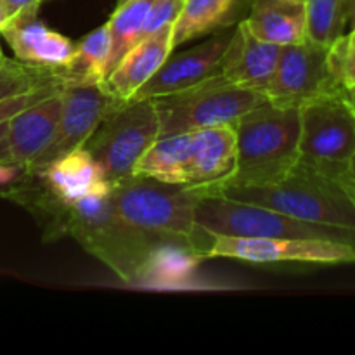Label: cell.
<instances>
[{"label": "cell", "mask_w": 355, "mask_h": 355, "mask_svg": "<svg viewBox=\"0 0 355 355\" xmlns=\"http://www.w3.org/2000/svg\"><path fill=\"white\" fill-rule=\"evenodd\" d=\"M345 96H347V99L350 101V104L355 107V85H352L350 89L345 90Z\"/></svg>", "instance_id": "cell-34"}, {"label": "cell", "mask_w": 355, "mask_h": 355, "mask_svg": "<svg viewBox=\"0 0 355 355\" xmlns=\"http://www.w3.org/2000/svg\"><path fill=\"white\" fill-rule=\"evenodd\" d=\"M35 177L55 200L64 205H73L83 198L113 189L99 163L85 148L75 149L55 159Z\"/></svg>", "instance_id": "cell-17"}, {"label": "cell", "mask_w": 355, "mask_h": 355, "mask_svg": "<svg viewBox=\"0 0 355 355\" xmlns=\"http://www.w3.org/2000/svg\"><path fill=\"white\" fill-rule=\"evenodd\" d=\"M16 54V59L42 68H62L71 61L76 44L62 33L51 30L35 16L12 17L0 31Z\"/></svg>", "instance_id": "cell-16"}, {"label": "cell", "mask_w": 355, "mask_h": 355, "mask_svg": "<svg viewBox=\"0 0 355 355\" xmlns=\"http://www.w3.org/2000/svg\"><path fill=\"white\" fill-rule=\"evenodd\" d=\"M127 2H130V0H118L116 6H121V3H127Z\"/></svg>", "instance_id": "cell-36"}, {"label": "cell", "mask_w": 355, "mask_h": 355, "mask_svg": "<svg viewBox=\"0 0 355 355\" xmlns=\"http://www.w3.org/2000/svg\"><path fill=\"white\" fill-rule=\"evenodd\" d=\"M281 45L260 40L250 31L245 19L234 28L220 64V75L231 83L262 94L269 85L279 59Z\"/></svg>", "instance_id": "cell-13"}, {"label": "cell", "mask_w": 355, "mask_h": 355, "mask_svg": "<svg viewBox=\"0 0 355 355\" xmlns=\"http://www.w3.org/2000/svg\"><path fill=\"white\" fill-rule=\"evenodd\" d=\"M111 200L125 220L166 241L180 243L207 259L211 234L194 220L198 194L186 186L134 175L111 189Z\"/></svg>", "instance_id": "cell-4"}, {"label": "cell", "mask_w": 355, "mask_h": 355, "mask_svg": "<svg viewBox=\"0 0 355 355\" xmlns=\"http://www.w3.org/2000/svg\"><path fill=\"white\" fill-rule=\"evenodd\" d=\"M246 26L260 40L290 45L307 38V10L302 0H250Z\"/></svg>", "instance_id": "cell-19"}, {"label": "cell", "mask_w": 355, "mask_h": 355, "mask_svg": "<svg viewBox=\"0 0 355 355\" xmlns=\"http://www.w3.org/2000/svg\"><path fill=\"white\" fill-rule=\"evenodd\" d=\"M103 85H73L62 90V107L58 128L51 144L28 168L33 175L47 168L52 162L75 149L83 148L90 135L97 130L104 118L120 104Z\"/></svg>", "instance_id": "cell-11"}, {"label": "cell", "mask_w": 355, "mask_h": 355, "mask_svg": "<svg viewBox=\"0 0 355 355\" xmlns=\"http://www.w3.org/2000/svg\"><path fill=\"white\" fill-rule=\"evenodd\" d=\"M207 259H232L252 263H355V246L329 239L238 238L211 234Z\"/></svg>", "instance_id": "cell-10"}, {"label": "cell", "mask_w": 355, "mask_h": 355, "mask_svg": "<svg viewBox=\"0 0 355 355\" xmlns=\"http://www.w3.org/2000/svg\"><path fill=\"white\" fill-rule=\"evenodd\" d=\"M153 101L159 118V137L215 125H234L243 114L267 103L262 94L231 83L220 73Z\"/></svg>", "instance_id": "cell-6"}, {"label": "cell", "mask_w": 355, "mask_h": 355, "mask_svg": "<svg viewBox=\"0 0 355 355\" xmlns=\"http://www.w3.org/2000/svg\"><path fill=\"white\" fill-rule=\"evenodd\" d=\"M10 21V16H9V10H7L6 3H3V0H0V31L3 30V28L7 26V23Z\"/></svg>", "instance_id": "cell-32"}, {"label": "cell", "mask_w": 355, "mask_h": 355, "mask_svg": "<svg viewBox=\"0 0 355 355\" xmlns=\"http://www.w3.org/2000/svg\"><path fill=\"white\" fill-rule=\"evenodd\" d=\"M62 90L31 104L9 121L7 148L14 163L30 166L51 144L61 116Z\"/></svg>", "instance_id": "cell-18"}, {"label": "cell", "mask_w": 355, "mask_h": 355, "mask_svg": "<svg viewBox=\"0 0 355 355\" xmlns=\"http://www.w3.org/2000/svg\"><path fill=\"white\" fill-rule=\"evenodd\" d=\"M298 149V162L329 172H347L355 155V107L345 90L302 104Z\"/></svg>", "instance_id": "cell-8"}, {"label": "cell", "mask_w": 355, "mask_h": 355, "mask_svg": "<svg viewBox=\"0 0 355 355\" xmlns=\"http://www.w3.org/2000/svg\"><path fill=\"white\" fill-rule=\"evenodd\" d=\"M355 26V0H347L345 12V33ZM343 33V35H345Z\"/></svg>", "instance_id": "cell-31"}, {"label": "cell", "mask_w": 355, "mask_h": 355, "mask_svg": "<svg viewBox=\"0 0 355 355\" xmlns=\"http://www.w3.org/2000/svg\"><path fill=\"white\" fill-rule=\"evenodd\" d=\"M172 51L173 24H168L134 45L101 85L121 103L134 99L137 90L162 68Z\"/></svg>", "instance_id": "cell-15"}, {"label": "cell", "mask_w": 355, "mask_h": 355, "mask_svg": "<svg viewBox=\"0 0 355 355\" xmlns=\"http://www.w3.org/2000/svg\"><path fill=\"white\" fill-rule=\"evenodd\" d=\"M234 127L236 172L217 187L272 186L295 168L300 158V106H277L267 101L243 114ZM217 187L191 191L203 193Z\"/></svg>", "instance_id": "cell-3"}, {"label": "cell", "mask_w": 355, "mask_h": 355, "mask_svg": "<svg viewBox=\"0 0 355 355\" xmlns=\"http://www.w3.org/2000/svg\"><path fill=\"white\" fill-rule=\"evenodd\" d=\"M159 137V118L153 99L120 103L97 127L83 148L99 163L111 187L135 175V166Z\"/></svg>", "instance_id": "cell-7"}, {"label": "cell", "mask_w": 355, "mask_h": 355, "mask_svg": "<svg viewBox=\"0 0 355 355\" xmlns=\"http://www.w3.org/2000/svg\"><path fill=\"white\" fill-rule=\"evenodd\" d=\"M64 89L58 68H42L9 59L0 68V101L40 89Z\"/></svg>", "instance_id": "cell-24"}, {"label": "cell", "mask_w": 355, "mask_h": 355, "mask_svg": "<svg viewBox=\"0 0 355 355\" xmlns=\"http://www.w3.org/2000/svg\"><path fill=\"white\" fill-rule=\"evenodd\" d=\"M307 38L333 45L345 33L347 0H305Z\"/></svg>", "instance_id": "cell-25"}, {"label": "cell", "mask_w": 355, "mask_h": 355, "mask_svg": "<svg viewBox=\"0 0 355 355\" xmlns=\"http://www.w3.org/2000/svg\"><path fill=\"white\" fill-rule=\"evenodd\" d=\"M343 90L336 75L333 45L305 38L281 45L279 59L263 97L277 106H302L324 94Z\"/></svg>", "instance_id": "cell-9"}, {"label": "cell", "mask_w": 355, "mask_h": 355, "mask_svg": "<svg viewBox=\"0 0 355 355\" xmlns=\"http://www.w3.org/2000/svg\"><path fill=\"white\" fill-rule=\"evenodd\" d=\"M182 6L184 0H153L151 7H149L148 17H146L142 38L149 37V35L162 30V28L168 26V24L175 23Z\"/></svg>", "instance_id": "cell-27"}, {"label": "cell", "mask_w": 355, "mask_h": 355, "mask_svg": "<svg viewBox=\"0 0 355 355\" xmlns=\"http://www.w3.org/2000/svg\"><path fill=\"white\" fill-rule=\"evenodd\" d=\"M194 220L210 234L238 238L329 239L355 246L354 231L311 224L272 208L227 200L222 196H198Z\"/></svg>", "instance_id": "cell-5"}, {"label": "cell", "mask_w": 355, "mask_h": 355, "mask_svg": "<svg viewBox=\"0 0 355 355\" xmlns=\"http://www.w3.org/2000/svg\"><path fill=\"white\" fill-rule=\"evenodd\" d=\"M234 30H224L208 38L191 51L168 55L162 68L137 90L134 99H155L180 92L184 89L198 85L203 80L220 73L222 59L229 47Z\"/></svg>", "instance_id": "cell-12"}, {"label": "cell", "mask_w": 355, "mask_h": 355, "mask_svg": "<svg viewBox=\"0 0 355 355\" xmlns=\"http://www.w3.org/2000/svg\"><path fill=\"white\" fill-rule=\"evenodd\" d=\"M9 121L0 123V162H12V159H10L9 148H7V130H9Z\"/></svg>", "instance_id": "cell-30"}, {"label": "cell", "mask_w": 355, "mask_h": 355, "mask_svg": "<svg viewBox=\"0 0 355 355\" xmlns=\"http://www.w3.org/2000/svg\"><path fill=\"white\" fill-rule=\"evenodd\" d=\"M45 0H3L10 19L19 16H35Z\"/></svg>", "instance_id": "cell-29"}, {"label": "cell", "mask_w": 355, "mask_h": 355, "mask_svg": "<svg viewBox=\"0 0 355 355\" xmlns=\"http://www.w3.org/2000/svg\"><path fill=\"white\" fill-rule=\"evenodd\" d=\"M45 200L40 210L51 220L52 236L62 232L75 238L85 252L128 284H139L153 253L165 243H173L148 234L125 220L113 205L111 191L73 205L61 203L52 194Z\"/></svg>", "instance_id": "cell-1"}, {"label": "cell", "mask_w": 355, "mask_h": 355, "mask_svg": "<svg viewBox=\"0 0 355 355\" xmlns=\"http://www.w3.org/2000/svg\"><path fill=\"white\" fill-rule=\"evenodd\" d=\"M336 75L343 90L355 85V26L333 44Z\"/></svg>", "instance_id": "cell-26"}, {"label": "cell", "mask_w": 355, "mask_h": 355, "mask_svg": "<svg viewBox=\"0 0 355 355\" xmlns=\"http://www.w3.org/2000/svg\"><path fill=\"white\" fill-rule=\"evenodd\" d=\"M191 137L193 134L162 135L142 155L135 175L149 177L165 184L187 186L191 170Z\"/></svg>", "instance_id": "cell-20"}, {"label": "cell", "mask_w": 355, "mask_h": 355, "mask_svg": "<svg viewBox=\"0 0 355 355\" xmlns=\"http://www.w3.org/2000/svg\"><path fill=\"white\" fill-rule=\"evenodd\" d=\"M243 0H184L173 23V49L227 28Z\"/></svg>", "instance_id": "cell-21"}, {"label": "cell", "mask_w": 355, "mask_h": 355, "mask_svg": "<svg viewBox=\"0 0 355 355\" xmlns=\"http://www.w3.org/2000/svg\"><path fill=\"white\" fill-rule=\"evenodd\" d=\"M7 61H9V58H6V54H3L2 51V45H0V68H2Z\"/></svg>", "instance_id": "cell-35"}, {"label": "cell", "mask_w": 355, "mask_h": 355, "mask_svg": "<svg viewBox=\"0 0 355 355\" xmlns=\"http://www.w3.org/2000/svg\"><path fill=\"white\" fill-rule=\"evenodd\" d=\"M110 47L111 40L106 24L96 28L82 42H78L71 61L62 68H58L64 89L73 85H99L103 83L106 78Z\"/></svg>", "instance_id": "cell-22"}, {"label": "cell", "mask_w": 355, "mask_h": 355, "mask_svg": "<svg viewBox=\"0 0 355 355\" xmlns=\"http://www.w3.org/2000/svg\"><path fill=\"white\" fill-rule=\"evenodd\" d=\"M151 3L153 0H130V2L116 6V10L111 14L110 21L106 23L111 40L106 76L113 71L121 58L142 40L144 23Z\"/></svg>", "instance_id": "cell-23"}, {"label": "cell", "mask_w": 355, "mask_h": 355, "mask_svg": "<svg viewBox=\"0 0 355 355\" xmlns=\"http://www.w3.org/2000/svg\"><path fill=\"white\" fill-rule=\"evenodd\" d=\"M58 90H62V89H54V87H51V89L33 90V92L21 94V96H14V97H9V99H6V101H0V123H6V121L12 120V118L16 116L19 111L26 110L28 106L38 103L40 99H44V97L58 92Z\"/></svg>", "instance_id": "cell-28"}, {"label": "cell", "mask_w": 355, "mask_h": 355, "mask_svg": "<svg viewBox=\"0 0 355 355\" xmlns=\"http://www.w3.org/2000/svg\"><path fill=\"white\" fill-rule=\"evenodd\" d=\"M196 194L259 205L298 220L355 232V191L347 172H329L298 162L281 182L272 186L217 187Z\"/></svg>", "instance_id": "cell-2"}, {"label": "cell", "mask_w": 355, "mask_h": 355, "mask_svg": "<svg viewBox=\"0 0 355 355\" xmlns=\"http://www.w3.org/2000/svg\"><path fill=\"white\" fill-rule=\"evenodd\" d=\"M302 2H305V0H302Z\"/></svg>", "instance_id": "cell-37"}, {"label": "cell", "mask_w": 355, "mask_h": 355, "mask_svg": "<svg viewBox=\"0 0 355 355\" xmlns=\"http://www.w3.org/2000/svg\"><path fill=\"white\" fill-rule=\"evenodd\" d=\"M189 189H208L227 182L236 172L238 146L236 127L231 123L191 132Z\"/></svg>", "instance_id": "cell-14"}, {"label": "cell", "mask_w": 355, "mask_h": 355, "mask_svg": "<svg viewBox=\"0 0 355 355\" xmlns=\"http://www.w3.org/2000/svg\"><path fill=\"white\" fill-rule=\"evenodd\" d=\"M347 175H349L350 186H352V189L355 191V155L349 162V166H347Z\"/></svg>", "instance_id": "cell-33"}]
</instances>
